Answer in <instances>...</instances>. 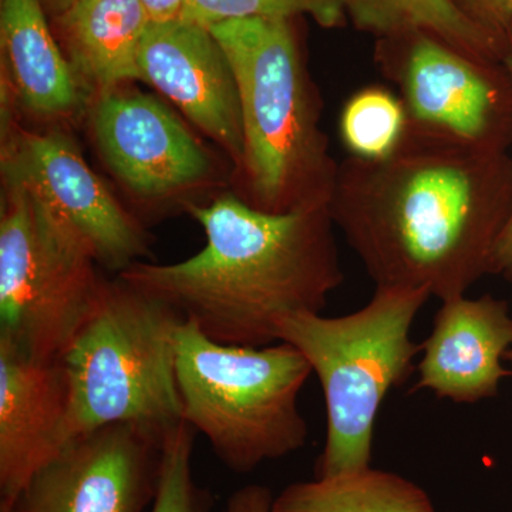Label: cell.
I'll list each match as a JSON object with an SVG mask.
<instances>
[{"mask_svg": "<svg viewBox=\"0 0 512 512\" xmlns=\"http://www.w3.org/2000/svg\"><path fill=\"white\" fill-rule=\"evenodd\" d=\"M329 211L376 288L460 298L493 275L512 158L404 138L383 160L342 161Z\"/></svg>", "mask_w": 512, "mask_h": 512, "instance_id": "cell-1", "label": "cell"}, {"mask_svg": "<svg viewBox=\"0 0 512 512\" xmlns=\"http://www.w3.org/2000/svg\"><path fill=\"white\" fill-rule=\"evenodd\" d=\"M205 247L175 264L137 262L119 278L170 303L211 339L262 348L282 320L320 313L343 282L329 204L285 214L235 195L187 204Z\"/></svg>", "mask_w": 512, "mask_h": 512, "instance_id": "cell-2", "label": "cell"}, {"mask_svg": "<svg viewBox=\"0 0 512 512\" xmlns=\"http://www.w3.org/2000/svg\"><path fill=\"white\" fill-rule=\"evenodd\" d=\"M237 80L245 201L285 214L329 204L339 164L320 128V99L292 19H229L208 26Z\"/></svg>", "mask_w": 512, "mask_h": 512, "instance_id": "cell-3", "label": "cell"}, {"mask_svg": "<svg viewBox=\"0 0 512 512\" xmlns=\"http://www.w3.org/2000/svg\"><path fill=\"white\" fill-rule=\"evenodd\" d=\"M184 316L170 303L117 278L60 356L67 384L66 444L134 423L167 434L183 421L175 360Z\"/></svg>", "mask_w": 512, "mask_h": 512, "instance_id": "cell-4", "label": "cell"}, {"mask_svg": "<svg viewBox=\"0 0 512 512\" xmlns=\"http://www.w3.org/2000/svg\"><path fill=\"white\" fill-rule=\"evenodd\" d=\"M424 289L376 288L365 308L340 318L301 312L282 320L278 342L299 350L325 396L326 440L316 477L366 470L387 393L406 382L421 345L410 338Z\"/></svg>", "mask_w": 512, "mask_h": 512, "instance_id": "cell-5", "label": "cell"}, {"mask_svg": "<svg viewBox=\"0 0 512 512\" xmlns=\"http://www.w3.org/2000/svg\"><path fill=\"white\" fill-rule=\"evenodd\" d=\"M311 373L289 343L225 345L191 320L178 330L175 375L183 420L234 473H251L305 447L309 430L298 397Z\"/></svg>", "mask_w": 512, "mask_h": 512, "instance_id": "cell-6", "label": "cell"}, {"mask_svg": "<svg viewBox=\"0 0 512 512\" xmlns=\"http://www.w3.org/2000/svg\"><path fill=\"white\" fill-rule=\"evenodd\" d=\"M96 259L18 178L3 175L0 211V336L55 362L99 301Z\"/></svg>", "mask_w": 512, "mask_h": 512, "instance_id": "cell-7", "label": "cell"}, {"mask_svg": "<svg viewBox=\"0 0 512 512\" xmlns=\"http://www.w3.org/2000/svg\"><path fill=\"white\" fill-rule=\"evenodd\" d=\"M380 39L377 62L402 100L406 138L507 153L512 79L503 62L468 55L430 33Z\"/></svg>", "mask_w": 512, "mask_h": 512, "instance_id": "cell-8", "label": "cell"}, {"mask_svg": "<svg viewBox=\"0 0 512 512\" xmlns=\"http://www.w3.org/2000/svg\"><path fill=\"white\" fill-rule=\"evenodd\" d=\"M2 174L28 184L92 252L119 274L148 255L143 225L116 200L63 131L2 126Z\"/></svg>", "mask_w": 512, "mask_h": 512, "instance_id": "cell-9", "label": "cell"}, {"mask_svg": "<svg viewBox=\"0 0 512 512\" xmlns=\"http://www.w3.org/2000/svg\"><path fill=\"white\" fill-rule=\"evenodd\" d=\"M165 434L110 424L70 440L26 485L13 512H147Z\"/></svg>", "mask_w": 512, "mask_h": 512, "instance_id": "cell-10", "label": "cell"}, {"mask_svg": "<svg viewBox=\"0 0 512 512\" xmlns=\"http://www.w3.org/2000/svg\"><path fill=\"white\" fill-rule=\"evenodd\" d=\"M92 128L111 174L138 200H175L214 174L200 140L150 94L119 89L101 94L93 107Z\"/></svg>", "mask_w": 512, "mask_h": 512, "instance_id": "cell-11", "label": "cell"}, {"mask_svg": "<svg viewBox=\"0 0 512 512\" xmlns=\"http://www.w3.org/2000/svg\"><path fill=\"white\" fill-rule=\"evenodd\" d=\"M138 66L141 80L224 147L238 168L244 156V131L237 80L211 30L185 19L151 22Z\"/></svg>", "mask_w": 512, "mask_h": 512, "instance_id": "cell-12", "label": "cell"}, {"mask_svg": "<svg viewBox=\"0 0 512 512\" xmlns=\"http://www.w3.org/2000/svg\"><path fill=\"white\" fill-rule=\"evenodd\" d=\"M69 396L59 360L0 336V512L15 511L37 471L66 446Z\"/></svg>", "mask_w": 512, "mask_h": 512, "instance_id": "cell-13", "label": "cell"}, {"mask_svg": "<svg viewBox=\"0 0 512 512\" xmlns=\"http://www.w3.org/2000/svg\"><path fill=\"white\" fill-rule=\"evenodd\" d=\"M512 345L510 306L484 295L443 301L434 316L433 332L421 345L417 390L437 399L473 404L493 399L505 377V353Z\"/></svg>", "mask_w": 512, "mask_h": 512, "instance_id": "cell-14", "label": "cell"}, {"mask_svg": "<svg viewBox=\"0 0 512 512\" xmlns=\"http://www.w3.org/2000/svg\"><path fill=\"white\" fill-rule=\"evenodd\" d=\"M2 80L16 106L43 119L72 114L82 90L50 33L40 0H0Z\"/></svg>", "mask_w": 512, "mask_h": 512, "instance_id": "cell-15", "label": "cell"}, {"mask_svg": "<svg viewBox=\"0 0 512 512\" xmlns=\"http://www.w3.org/2000/svg\"><path fill=\"white\" fill-rule=\"evenodd\" d=\"M59 22L83 89L99 97L141 80L138 56L151 25L141 0H79L60 13Z\"/></svg>", "mask_w": 512, "mask_h": 512, "instance_id": "cell-16", "label": "cell"}, {"mask_svg": "<svg viewBox=\"0 0 512 512\" xmlns=\"http://www.w3.org/2000/svg\"><path fill=\"white\" fill-rule=\"evenodd\" d=\"M346 16L379 37L424 32L480 59L503 62L507 36L468 16L454 0H345Z\"/></svg>", "mask_w": 512, "mask_h": 512, "instance_id": "cell-17", "label": "cell"}, {"mask_svg": "<svg viewBox=\"0 0 512 512\" xmlns=\"http://www.w3.org/2000/svg\"><path fill=\"white\" fill-rule=\"evenodd\" d=\"M271 512H437L429 494L399 474L369 467L288 485Z\"/></svg>", "mask_w": 512, "mask_h": 512, "instance_id": "cell-18", "label": "cell"}, {"mask_svg": "<svg viewBox=\"0 0 512 512\" xmlns=\"http://www.w3.org/2000/svg\"><path fill=\"white\" fill-rule=\"evenodd\" d=\"M407 117L402 100L389 87L372 84L346 101L339 133L349 157L379 161L392 156L406 138Z\"/></svg>", "mask_w": 512, "mask_h": 512, "instance_id": "cell-19", "label": "cell"}, {"mask_svg": "<svg viewBox=\"0 0 512 512\" xmlns=\"http://www.w3.org/2000/svg\"><path fill=\"white\" fill-rule=\"evenodd\" d=\"M194 427L187 421L167 431L161 453L160 480L150 512H211L214 497L192 473Z\"/></svg>", "mask_w": 512, "mask_h": 512, "instance_id": "cell-20", "label": "cell"}, {"mask_svg": "<svg viewBox=\"0 0 512 512\" xmlns=\"http://www.w3.org/2000/svg\"><path fill=\"white\" fill-rule=\"evenodd\" d=\"M309 16L326 29L346 19L345 0H188L181 19L211 26L229 19Z\"/></svg>", "mask_w": 512, "mask_h": 512, "instance_id": "cell-21", "label": "cell"}, {"mask_svg": "<svg viewBox=\"0 0 512 512\" xmlns=\"http://www.w3.org/2000/svg\"><path fill=\"white\" fill-rule=\"evenodd\" d=\"M468 16L485 28L507 36L512 26V0H454Z\"/></svg>", "mask_w": 512, "mask_h": 512, "instance_id": "cell-22", "label": "cell"}, {"mask_svg": "<svg viewBox=\"0 0 512 512\" xmlns=\"http://www.w3.org/2000/svg\"><path fill=\"white\" fill-rule=\"evenodd\" d=\"M504 64L512 79V26L507 32V52H505ZM493 275L503 276L505 281L512 284V212L503 234L498 239L497 248H495Z\"/></svg>", "mask_w": 512, "mask_h": 512, "instance_id": "cell-23", "label": "cell"}, {"mask_svg": "<svg viewBox=\"0 0 512 512\" xmlns=\"http://www.w3.org/2000/svg\"><path fill=\"white\" fill-rule=\"evenodd\" d=\"M141 3L151 22L163 23L183 18L188 0H141Z\"/></svg>", "mask_w": 512, "mask_h": 512, "instance_id": "cell-24", "label": "cell"}, {"mask_svg": "<svg viewBox=\"0 0 512 512\" xmlns=\"http://www.w3.org/2000/svg\"><path fill=\"white\" fill-rule=\"evenodd\" d=\"M50 3H52L53 8L57 10V12L63 13L64 10H67L70 8V6H73L74 3L79 2V0H49Z\"/></svg>", "mask_w": 512, "mask_h": 512, "instance_id": "cell-25", "label": "cell"}, {"mask_svg": "<svg viewBox=\"0 0 512 512\" xmlns=\"http://www.w3.org/2000/svg\"><path fill=\"white\" fill-rule=\"evenodd\" d=\"M504 360H507V362H510L512 365V345H511V348L508 349V352L505 353Z\"/></svg>", "mask_w": 512, "mask_h": 512, "instance_id": "cell-26", "label": "cell"}]
</instances>
